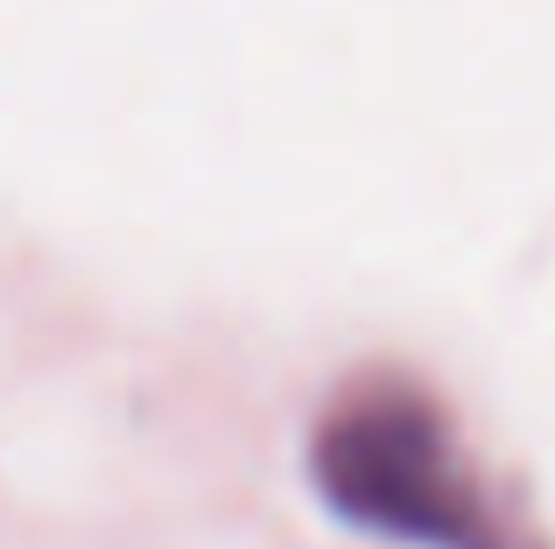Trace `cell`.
Wrapping results in <instances>:
<instances>
[{"label":"cell","mask_w":555,"mask_h":549,"mask_svg":"<svg viewBox=\"0 0 555 549\" xmlns=\"http://www.w3.org/2000/svg\"><path fill=\"white\" fill-rule=\"evenodd\" d=\"M310 480L338 522L415 549H534L429 395L401 381L352 387L310 437Z\"/></svg>","instance_id":"obj_1"}]
</instances>
